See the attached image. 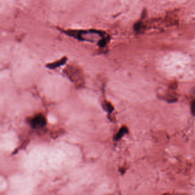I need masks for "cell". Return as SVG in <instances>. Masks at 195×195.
I'll list each match as a JSON object with an SVG mask.
<instances>
[{
  "instance_id": "obj_1",
  "label": "cell",
  "mask_w": 195,
  "mask_h": 195,
  "mask_svg": "<svg viewBox=\"0 0 195 195\" xmlns=\"http://www.w3.org/2000/svg\"><path fill=\"white\" fill-rule=\"evenodd\" d=\"M30 123L33 128H41L44 127L46 123L45 117L41 114H39L30 121Z\"/></svg>"
},
{
  "instance_id": "obj_2",
  "label": "cell",
  "mask_w": 195,
  "mask_h": 195,
  "mask_svg": "<svg viewBox=\"0 0 195 195\" xmlns=\"http://www.w3.org/2000/svg\"><path fill=\"white\" fill-rule=\"evenodd\" d=\"M102 106H103L104 111H106L109 113H111V112H112L114 110L113 105H112L111 103H109L108 101H104L102 104Z\"/></svg>"
},
{
  "instance_id": "obj_3",
  "label": "cell",
  "mask_w": 195,
  "mask_h": 195,
  "mask_svg": "<svg viewBox=\"0 0 195 195\" xmlns=\"http://www.w3.org/2000/svg\"><path fill=\"white\" fill-rule=\"evenodd\" d=\"M128 132V129L127 127H121L120 128V129L119 130V132H118L117 134H116V137H115V139L116 140H120L121 138L125 134H127Z\"/></svg>"
},
{
  "instance_id": "obj_4",
  "label": "cell",
  "mask_w": 195,
  "mask_h": 195,
  "mask_svg": "<svg viewBox=\"0 0 195 195\" xmlns=\"http://www.w3.org/2000/svg\"><path fill=\"white\" fill-rule=\"evenodd\" d=\"M191 112L193 115H195V100L193 101L191 104Z\"/></svg>"
}]
</instances>
